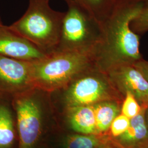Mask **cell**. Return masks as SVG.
Instances as JSON below:
<instances>
[{
    "mask_svg": "<svg viewBox=\"0 0 148 148\" xmlns=\"http://www.w3.org/2000/svg\"><path fill=\"white\" fill-rule=\"evenodd\" d=\"M70 125L75 131L85 134H97L93 105L68 108Z\"/></svg>",
    "mask_w": 148,
    "mask_h": 148,
    "instance_id": "cell-11",
    "label": "cell"
},
{
    "mask_svg": "<svg viewBox=\"0 0 148 148\" xmlns=\"http://www.w3.org/2000/svg\"><path fill=\"white\" fill-rule=\"evenodd\" d=\"M132 23L133 27L137 32L148 30V7L143 8L140 14Z\"/></svg>",
    "mask_w": 148,
    "mask_h": 148,
    "instance_id": "cell-17",
    "label": "cell"
},
{
    "mask_svg": "<svg viewBox=\"0 0 148 148\" xmlns=\"http://www.w3.org/2000/svg\"><path fill=\"white\" fill-rule=\"evenodd\" d=\"M32 63L0 56V88L19 95L34 87Z\"/></svg>",
    "mask_w": 148,
    "mask_h": 148,
    "instance_id": "cell-7",
    "label": "cell"
},
{
    "mask_svg": "<svg viewBox=\"0 0 148 148\" xmlns=\"http://www.w3.org/2000/svg\"><path fill=\"white\" fill-rule=\"evenodd\" d=\"M142 106H140L135 97L129 92L125 94V99L123 102L121 112L130 119L137 116L140 112Z\"/></svg>",
    "mask_w": 148,
    "mask_h": 148,
    "instance_id": "cell-15",
    "label": "cell"
},
{
    "mask_svg": "<svg viewBox=\"0 0 148 148\" xmlns=\"http://www.w3.org/2000/svg\"><path fill=\"white\" fill-rule=\"evenodd\" d=\"M64 14L52 9L49 0H29L25 13L9 27L49 55L58 45Z\"/></svg>",
    "mask_w": 148,
    "mask_h": 148,
    "instance_id": "cell-2",
    "label": "cell"
},
{
    "mask_svg": "<svg viewBox=\"0 0 148 148\" xmlns=\"http://www.w3.org/2000/svg\"><path fill=\"white\" fill-rule=\"evenodd\" d=\"M65 3L73 2L82 6L88 11L99 7L104 0H63Z\"/></svg>",
    "mask_w": 148,
    "mask_h": 148,
    "instance_id": "cell-18",
    "label": "cell"
},
{
    "mask_svg": "<svg viewBox=\"0 0 148 148\" xmlns=\"http://www.w3.org/2000/svg\"><path fill=\"white\" fill-rule=\"evenodd\" d=\"M142 148H148V143L145 145H144Z\"/></svg>",
    "mask_w": 148,
    "mask_h": 148,
    "instance_id": "cell-22",
    "label": "cell"
},
{
    "mask_svg": "<svg viewBox=\"0 0 148 148\" xmlns=\"http://www.w3.org/2000/svg\"><path fill=\"white\" fill-rule=\"evenodd\" d=\"M0 21H1V17H0Z\"/></svg>",
    "mask_w": 148,
    "mask_h": 148,
    "instance_id": "cell-24",
    "label": "cell"
},
{
    "mask_svg": "<svg viewBox=\"0 0 148 148\" xmlns=\"http://www.w3.org/2000/svg\"><path fill=\"white\" fill-rule=\"evenodd\" d=\"M106 139H101L97 134H74L66 140V148H99L106 143Z\"/></svg>",
    "mask_w": 148,
    "mask_h": 148,
    "instance_id": "cell-14",
    "label": "cell"
},
{
    "mask_svg": "<svg viewBox=\"0 0 148 148\" xmlns=\"http://www.w3.org/2000/svg\"><path fill=\"white\" fill-rule=\"evenodd\" d=\"M143 105H145V106H148V99H147V101H146L145 103L144 104H143Z\"/></svg>",
    "mask_w": 148,
    "mask_h": 148,
    "instance_id": "cell-23",
    "label": "cell"
},
{
    "mask_svg": "<svg viewBox=\"0 0 148 148\" xmlns=\"http://www.w3.org/2000/svg\"><path fill=\"white\" fill-rule=\"evenodd\" d=\"M145 118L146 123H147L148 127V106H147L145 111Z\"/></svg>",
    "mask_w": 148,
    "mask_h": 148,
    "instance_id": "cell-21",
    "label": "cell"
},
{
    "mask_svg": "<svg viewBox=\"0 0 148 148\" xmlns=\"http://www.w3.org/2000/svg\"><path fill=\"white\" fill-rule=\"evenodd\" d=\"M133 66L141 73L148 82V62L139 60L132 64Z\"/></svg>",
    "mask_w": 148,
    "mask_h": 148,
    "instance_id": "cell-19",
    "label": "cell"
},
{
    "mask_svg": "<svg viewBox=\"0 0 148 148\" xmlns=\"http://www.w3.org/2000/svg\"><path fill=\"white\" fill-rule=\"evenodd\" d=\"M94 63V53L91 51L55 52L32 62L33 84L46 91L61 89Z\"/></svg>",
    "mask_w": 148,
    "mask_h": 148,
    "instance_id": "cell-3",
    "label": "cell"
},
{
    "mask_svg": "<svg viewBox=\"0 0 148 148\" xmlns=\"http://www.w3.org/2000/svg\"><path fill=\"white\" fill-rule=\"evenodd\" d=\"M105 74L111 85L123 95L129 92L141 105L148 99V82L132 64H123L109 70Z\"/></svg>",
    "mask_w": 148,
    "mask_h": 148,
    "instance_id": "cell-9",
    "label": "cell"
},
{
    "mask_svg": "<svg viewBox=\"0 0 148 148\" xmlns=\"http://www.w3.org/2000/svg\"><path fill=\"white\" fill-rule=\"evenodd\" d=\"M111 86L106 74L94 63L61 88L63 90L62 99L68 108L115 101Z\"/></svg>",
    "mask_w": 148,
    "mask_h": 148,
    "instance_id": "cell-4",
    "label": "cell"
},
{
    "mask_svg": "<svg viewBox=\"0 0 148 148\" xmlns=\"http://www.w3.org/2000/svg\"><path fill=\"white\" fill-rule=\"evenodd\" d=\"M34 88L16 95L14 101L22 148H32L41 132V103Z\"/></svg>",
    "mask_w": 148,
    "mask_h": 148,
    "instance_id": "cell-6",
    "label": "cell"
},
{
    "mask_svg": "<svg viewBox=\"0 0 148 148\" xmlns=\"http://www.w3.org/2000/svg\"><path fill=\"white\" fill-rule=\"evenodd\" d=\"M96 122L97 134L108 132L114 120L121 113L116 101H106L93 104Z\"/></svg>",
    "mask_w": 148,
    "mask_h": 148,
    "instance_id": "cell-12",
    "label": "cell"
},
{
    "mask_svg": "<svg viewBox=\"0 0 148 148\" xmlns=\"http://www.w3.org/2000/svg\"><path fill=\"white\" fill-rule=\"evenodd\" d=\"M103 148H124L122 147L121 145H120L119 143H117L116 141H115L114 140H113V142H109V141L104 145V147Z\"/></svg>",
    "mask_w": 148,
    "mask_h": 148,
    "instance_id": "cell-20",
    "label": "cell"
},
{
    "mask_svg": "<svg viewBox=\"0 0 148 148\" xmlns=\"http://www.w3.org/2000/svg\"><path fill=\"white\" fill-rule=\"evenodd\" d=\"M130 123V119L123 115L119 114L114 120L110 127V132L113 138L117 137L125 132Z\"/></svg>",
    "mask_w": 148,
    "mask_h": 148,
    "instance_id": "cell-16",
    "label": "cell"
},
{
    "mask_svg": "<svg viewBox=\"0 0 148 148\" xmlns=\"http://www.w3.org/2000/svg\"><path fill=\"white\" fill-rule=\"evenodd\" d=\"M0 56L22 61L35 62L48 56L25 38L5 26L0 21Z\"/></svg>",
    "mask_w": 148,
    "mask_h": 148,
    "instance_id": "cell-8",
    "label": "cell"
},
{
    "mask_svg": "<svg viewBox=\"0 0 148 148\" xmlns=\"http://www.w3.org/2000/svg\"><path fill=\"white\" fill-rule=\"evenodd\" d=\"M142 109L137 116L130 119L127 130L114 140L124 148H142L148 143V127L145 111L148 106L141 105Z\"/></svg>",
    "mask_w": 148,
    "mask_h": 148,
    "instance_id": "cell-10",
    "label": "cell"
},
{
    "mask_svg": "<svg viewBox=\"0 0 148 148\" xmlns=\"http://www.w3.org/2000/svg\"><path fill=\"white\" fill-rule=\"evenodd\" d=\"M13 120L9 109L0 104V148L10 147L14 141Z\"/></svg>",
    "mask_w": 148,
    "mask_h": 148,
    "instance_id": "cell-13",
    "label": "cell"
},
{
    "mask_svg": "<svg viewBox=\"0 0 148 148\" xmlns=\"http://www.w3.org/2000/svg\"><path fill=\"white\" fill-rule=\"evenodd\" d=\"M143 8L141 5L128 7L102 26L101 41L94 52L95 64L101 71L106 73L118 65L140 60L139 37L130 25Z\"/></svg>",
    "mask_w": 148,
    "mask_h": 148,
    "instance_id": "cell-1",
    "label": "cell"
},
{
    "mask_svg": "<svg viewBox=\"0 0 148 148\" xmlns=\"http://www.w3.org/2000/svg\"><path fill=\"white\" fill-rule=\"evenodd\" d=\"M58 43L55 52L95 51L101 35L95 34L90 27L88 12L82 6L66 2Z\"/></svg>",
    "mask_w": 148,
    "mask_h": 148,
    "instance_id": "cell-5",
    "label": "cell"
}]
</instances>
